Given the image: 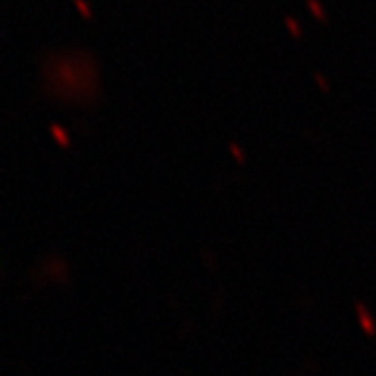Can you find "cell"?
Wrapping results in <instances>:
<instances>
[{
    "instance_id": "obj_1",
    "label": "cell",
    "mask_w": 376,
    "mask_h": 376,
    "mask_svg": "<svg viewBox=\"0 0 376 376\" xmlns=\"http://www.w3.org/2000/svg\"><path fill=\"white\" fill-rule=\"evenodd\" d=\"M307 5H309L311 13L318 17V19H326V11H324V7L318 3V0H307Z\"/></svg>"
},
{
    "instance_id": "obj_2",
    "label": "cell",
    "mask_w": 376,
    "mask_h": 376,
    "mask_svg": "<svg viewBox=\"0 0 376 376\" xmlns=\"http://www.w3.org/2000/svg\"><path fill=\"white\" fill-rule=\"evenodd\" d=\"M73 3H75L77 7H80V13H82L84 17H88V19L92 17V11H90V7H88V5L84 3V0H73Z\"/></svg>"
},
{
    "instance_id": "obj_3",
    "label": "cell",
    "mask_w": 376,
    "mask_h": 376,
    "mask_svg": "<svg viewBox=\"0 0 376 376\" xmlns=\"http://www.w3.org/2000/svg\"><path fill=\"white\" fill-rule=\"evenodd\" d=\"M286 27H288V30H291L295 36H299V34H301V30H299V23H297L295 19H291V17H286Z\"/></svg>"
},
{
    "instance_id": "obj_4",
    "label": "cell",
    "mask_w": 376,
    "mask_h": 376,
    "mask_svg": "<svg viewBox=\"0 0 376 376\" xmlns=\"http://www.w3.org/2000/svg\"><path fill=\"white\" fill-rule=\"evenodd\" d=\"M52 130H54V136H56V138H61V144H67V138H65V134H63V130L56 128V126H54Z\"/></svg>"
}]
</instances>
